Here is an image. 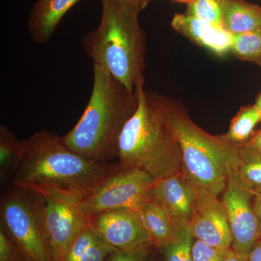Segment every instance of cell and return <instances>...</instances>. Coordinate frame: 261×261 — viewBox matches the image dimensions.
<instances>
[{"mask_svg": "<svg viewBox=\"0 0 261 261\" xmlns=\"http://www.w3.org/2000/svg\"><path fill=\"white\" fill-rule=\"evenodd\" d=\"M21 145V157L12 176V185L44 197L76 203L95 193L123 168L120 163L85 159L49 130L22 140Z\"/></svg>", "mask_w": 261, "mask_h": 261, "instance_id": "cell-1", "label": "cell"}, {"mask_svg": "<svg viewBox=\"0 0 261 261\" xmlns=\"http://www.w3.org/2000/svg\"><path fill=\"white\" fill-rule=\"evenodd\" d=\"M146 93L179 145L182 176L197 191L219 196L234 173L241 145L230 142L224 135H212L202 129L176 99L157 92Z\"/></svg>", "mask_w": 261, "mask_h": 261, "instance_id": "cell-2", "label": "cell"}, {"mask_svg": "<svg viewBox=\"0 0 261 261\" xmlns=\"http://www.w3.org/2000/svg\"><path fill=\"white\" fill-rule=\"evenodd\" d=\"M92 94L76 124L62 137L65 145L85 159L106 163L118 158L123 127L137 106L130 91L102 65L94 63Z\"/></svg>", "mask_w": 261, "mask_h": 261, "instance_id": "cell-3", "label": "cell"}, {"mask_svg": "<svg viewBox=\"0 0 261 261\" xmlns=\"http://www.w3.org/2000/svg\"><path fill=\"white\" fill-rule=\"evenodd\" d=\"M102 7L99 25L82 40L84 53L135 91L145 82V35L139 20L140 12L119 0H102Z\"/></svg>", "mask_w": 261, "mask_h": 261, "instance_id": "cell-4", "label": "cell"}, {"mask_svg": "<svg viewBox=\"0 0 261 261\" xmlns=\"http://www.w3.org/2000/svg\"><path fill=\"white\" fill-rule=\"evenodd\" d=\"M138 106L123 127L118 158L123 168L142 170L155 181L182 174L181 149L159 110L151 102L144 83L135 89Z\"/></svg>", "mask_w": 261, "mask_h": 261, "instance_id": "cell-5", "label": "cell"}, {"mask_svg": "<svg viewBox=\"0 0 261 261\" xmlns=\"http://www.w3.org/2000/svg\"><path fill=\"white\" fill-rule=\"evenodd\" d=\"M0 227L34 261H53L45 224V198L15 187L2 197Z\"/></svg>", "mask_w": 261, "mask_h": 261, "instance_id": "cell-6", "label": "cell"}, {"mask_svg": "<svg viewBox=\"0 0 261 261\" xmlns=\"http://www.w3.org/2000/svg\"><path fill=\"white\" fill-rule=\"evenodd\" d=\"M154 183V178L142 170L123 168L95 193L75 205L87 218L114 209L136 212L152 196Z\"/></svg>", "mask_w": 261, "mask_h": 261, "instance_id": "cell-7", "label": "cell"}, {"mask_svg": "<svg viewBox=\"0 0 261 261\" xmlns=\"http://www.w3.org/2000/svg\"><path fill=\"white\" fill-rule=\"evenodd\" d=\"M253 197L231 175L224 191L222 202L232 237L231 250L246 258L261 236L253 200L252 202Z\"/></svg>", "mask_w": 261, "mask_h": 261, "instance_id": "cell-8", "label": "cell"}, {"mask_svg": "<svg viewBox=\"0 0 261 261\" xmlns=\"http://www.w3.org/2000/svg\"><path fill=\"white\" fill-rule=\"evenodd\" d=\"M89 219V226L94 232L115 250H133L142 245H153L135 211L114 209Z\"/></svg>", "mask_w": 261, "mask_h": 261, "instance_id": "cell-9", "label": "cell"}, {"mask_svg": "<svg viewBox=\"0 0 261 261\" xmlns=\"http://www.w3.org/2000/svg\"><path fill=\"white\" fill-rule=\"evenodd\" d=\"M45 198V224L53 261H63L67 250L89 225L75 203L53 197Z\"/></svg>", "mask_w": 261, "mask_h": 261, "instance_id": "cell-10", "label": "cell"}, {"mask_svg": "<svg viewBox=\"0 0 261 261\" xmlns=\"http://www.w3.org/2000/svg\"><path fill=\"white\" fill-rule=\"evenodd\" d=\"M190 228L196 240L221 250H231L232 237L224 203L218 196L197 191Z\"/></svg>", "mask_w": 261, "mask_h": 261, "instance_id": "cell-11", "label": "cell"}, {"mask_svg": "<svg viewBox=\"0 0 261 261\" xmlns=\"http://www.w3.org/2000/svg\"><path fill=\"white\" fill-rule=\"evenodd\" d=\"M152 196L166 211L178 229L190 226L197 191L182 174L172 175L155 181Z\"/></svg>", "mask_w": 261, "mask_h": 261, "instance_id": "cell-12", "label": "cell"}, {"mask_svg": "<svg viewBox=\"0 0 261 261\" xmlns=\"http://www.w3.org/2000/svg\"><path fill=\"white\" fill-rule=\"evenodd\" d=\"M171 27L194 44L216 56L223 58L231 53V34L222 25L202 21L187 13H177L171 20Z\"/></svg>", "mask_w": 261, "mask_h": 261, "instance_id": "cell-13", "label": "cell"}, {"mask_svg": "<svg viewBox=\"0 0 261 261\" xmlns=\"http://www.w3.org/2000/svg\"><path fill=\"white\" fill-rule=\"evenodd\" d=\"M80 1L37 0L27 20V29L33 42L40 44L49 42L65 13Z\"/></svg>", "mask_w": 261, "mask_h": 261, "instance_id": "cell-14", "label": "cell"}, {"mask_svg": "<svg viewBox=\"0 0 261 261\" xmlns=\"http://www.w3.org/2000/svg\"><path fill=\"white\" fill-rule=\"evenodd\" d=\"M142 226L157 248L173 243L178 237L177 227L152 196L137 211Z\"/></svg>", "mask_w": 261, "mask_h": 261, "instance_id": "cell-15", "label": "cell"}, {"mask_svg": "<svg viewBox=\"0 0 261 261\" xmlns=\"http://www.w3.org/2000/svg\"><path fill=\"white\" fill-rule=\"evenodd\" d=\"M223 27L231 35L261 28V7L245 0H223Z\"/></svg>", "mask_w": 261, "mask_h": 261, "instance_id": "cell-16", "label": "cell"}, {"mask_svg": "<svg viewBox=\"0 0 261 261\" xmlns=\"http://www.w3.org/2000/svg\"><path fill=\"white\" fill-rule=\"evenodd\" d=\"M114 250L88 225L73 240L63 261H104Z\"/></svg>", "mask_w": 261, "mask_h": 261, "instance_id": "cell-17", "label": "cell"}, {"mask_svg": "<svg viewBox=\"0 0 261 261\" xmlns=\"http://www.w3.org/2000/svg\"><path fill=\"white\" fill-rule=\"evenodd\" d=\"M231 176L252 195H260L261 152L245 144L240 145L238 166Z\"/></svg>", "mask_w": 261, "mask_h": 261, "instance_id": "cell-18", "label": "cell"}, {"mask_svg": "<svg viewBox=\"0 0 261 261\" xmlns=\"http://www.w3.org/2000/svg\"><path fill=\"white\" fill-rule=\"evenodd\" d=\"M21 140H18L13 132L0 126V178L5 181L13 176L21 157Z\"/></svg>", "mask_w": 261, "mask_h": 261, "instance_id": "cell-19", "label": "cell"}, {"mask_svg": "<svg viewBox=\"0 0 261 261\" xmlns=\"http://www.w3.org/2000/svg\"><path fill=\"white\" fill-rule=\"evenodd\" d=\"M261 121V113L255 104L242 108L233 117L225 137L237 145L246 143L253 135V130Z\"/></svg>", "mask_w": 261, "mask_h": 261, "instance_id": "cell-20", "label": "cell"}, {"mask_svg": "<svg viewBox=\"0 0 261 261\" xmlns=\"http://www.w3.org/2000/svg\"><path fill=\"white\" fill-rule=\"evenodd\" d=\"M231 53L241 61L261 65V28L231 35Z\"/></svg>", "mask_w": 261, "mask_h": 261, "instance_id": "cell-21", "label": "cell"}, {"mask_svg": "<svg viewBox=\"0 0 261 261\" xmlns=\"http://www.w3.org/2000/svg\"><path fill=\"white\" fill-rule=\"evenodd\" d=\"M194 240L190 226L180 228L176 240L159 248L162 252L164 261H193Z\"/></svg>", "mask_w": 261, "mask_h": 261, "instance_id": "cell-22", "label": "cell"}, {"mask_svg": "<svg viewBox=\"0 0 261 261\" xmlns=\"http://www.w3.org/2000/svg\"><path fill=\"white\" fill-rule=\"evenodd\" d=\"M223 0H194L187 5V14L202 20L222 25Z\"/></svg>", "mask_w": 261, "mask_h": 261, "instance_id": "cell-23", "label": "cell"}, {"mask_svg": "<svg viewBox=\"0 0 261 261\" xmlns=\"http://www.w3.org/2000/svg\"><path fill=\"white\" fill-rule=\"evenodd\" d=\"M0 261H34L0 227Z\"/></svg>", "mask_w": 261, "mask_h": 261, "instance_id": "cell-24", "label": "cell"}, {"mask_svg": "<svg viewBox=\"0 0 261 261\" xmlns=\"http://www.w3.org/2000/svg\"><path fill=\"white\" fill-rule=\"evenodd\" d=\"M229 250H221L195 240L192 247V257L193 261H224Z\"/></svg>", "mask_w": 261, "mask_h": 261, "instance_id": "cell-25", "label": "cell"}, {"mask_svg": "<svg viewBox=\"0 0 261 261\" xmlns=\"http://www.w3.org/2000/svg\"><path fill=\"white\" fill-rule=\"evenodd\" d=\"M152 245H142L133 250H114L104 261H147Z\"/></svg>", "mask_w": 261, "mask_h": 261, "instance_id": "cell-26", "label": "cell"}, {"mask_svg": "<svg viewBox=\"0 0 261 261\" xmlns=\"http://www.w3.org/2000/svg\"><path fill=\"white\" fill-rule=\"evenodd\" d=\"M247 261H261V236L249 252Z\"/></svg>", "mask_w": 261, "mask_h": 261, "instance_id": "cell-27", "label": "cell"}, {"mask_svg": "<svg viewBox=\"0 0 261 261\" xmlns=\"http://www.w3.org/2000/svg\"><path fill=\"white\" fill-rule=\"evenodd\" d=\"M245 144L251 148L261 152V129L256 133L253 134L250 140Z\"/></svg>", "mask_w": 261, "mask_h": 261, "instance_id": "cell-28", "label": "cell"}, {"mask_svg": "<svg viewBox=\"0 0 261 261\" xmlns=\"http://www.w3.org/2000/svg\"><path fill=\"white\" fill-rule=\"evenodd\" d=\"M127 4L132 5L139 11H143L152 3V0H119Z\"/></svg>", "mask_w": 261, "mask_h": 261, "instance_id": "cell-29", "label": "cell"}, {"mask_svg": "<svg viewBox=\"0 0 261 261\" xmlns=\"http://www.w3.org/2000/svg\"><path fill=\"white\" fill-rule=\"evenodd\" d=\"M253 208L255 214H256L257 221H258L261 233V194L254 196Z\"/></svg>", "mask_w": 261, "mask_h": 261, "instance_id": "cell-30", "label": "cell"}, {"mask_svg": "<svg viewBox=\"0 0 261 261\" xmlns=\"http://www.w3.org/2000/svg\"><path fill=\"white\" fill-rule=\"evenodd\" d=\"M224 261H247L246 257L240 256L238 254L235 253L232 250H230L228 252L227 255Z\"/></svg>", "mask_w": 261, "mask_h": 261, "instance_id": "cell-31", "label": "cell"}, {"mask_svg": "<svg viewBox=\"0 0 261 261\" xmlns=\"http://www.w3.org/2000/svg\"><path fill=\"white\" fill-rule=\"evenodd\" d=\"M255 105L256 106L257 109H258V111H260V113H261V92H260V94H258V96H257L256 102H255Z\"/></svg>", "mask_w": 261, "mask_h": 261, "instance_id": "cell-32", "label": "cell"}, {"mask_svg": "<svg viewBox=\"0 0 261 261\" xmlns=\"http://www.w3.org/2000/svg\"><path fill=\"white\" fill-rule=\"evenodd\" d=\"M172 1L175 2V3H185V4L189 5L192 3L194 0H172Z\"/></svg>", "mask_w": 261, "mask_h": 261, "instance_id": "cell-33", "label": "cell"}, {"mask_svg": "<svg viewBox=\"0 0 261 261\" xmlns=\"http://www.w3.org/2000/svg\"><path fill=\"white\" fill-rule=\"evenodd\" d=\"M151 261H158V260H152Z\"/></svg>", "mask_w": 261, "mask_h": 261, "instance_id": "cell-34", "label": "cell"}]
</instances>
